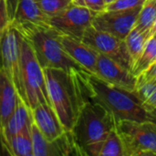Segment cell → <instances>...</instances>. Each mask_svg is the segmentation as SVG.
<instances>
[{
  "label": "cell",
  "instance_id": "obj_1",
  "mask_svg": "<svg viewBox=\"0 0 156 156\" xmlns=\"http://www.w3.org/2000/svg\"><path fill=\"white\" fill-rule=\"evenodd\" d=\"M50 105L64 129L71 132L83 105L90 100L88 75L59 69H43Z\"/></svg>",
  "mask_w": 156,
  "mask_h": 156
},
{
  "label": "cell",
  "instance_id": "obj_2",
  "mask_svg": "<svg viewBox=\"0 0 156 156\" xmlns=\"http://www.w3.org/2000/svg\"><path fill=\"white\" fill-rule=\"evenodd\" d=\"M16 29L29 43L43 69H59L69 72L85 71L65 50L60 40L61 34L50 26L29 25Z\"/></svg>",
  "mask_w": 156,
  "mask_h": 156
},
{
  "label": "cell",
  "instance_id": "obj_3",
  "mask_svg": "<svg viewBox=\"0 0 156 156\" xmlns=\"http://www.w3.org/2000/svg\"><path fill=\"white\" fill-rule=\"evenodd\" d=\"M90 99L112 113L116 122L150 121L147 112L135 93L104 82L93 74L88 75Z\"/></svg>",
  "mask_w": 156,
  "mask_h": 156
},
{
  "label": "cell",
  "instance_id": "obj_4",
  "mask_svg": "<svg viewBox=\"0 0 156 156\" xmlns=\"http://www.w3.org/2000/svg\"><path fill=\"white\" fill-rule=\"evenodd\" d=\"M116 123L111 112L99 102L89 100L81 108L71 130L80 155H85L90 146L104 139L116 128Z\"/></svg>",
  "mask_w": 156,
  "mask_h": 156
},
{
  "label": "cell",
  "instance_id": "obj_5",
  "mask_svg": "<svg viewBox=\"0 0 156 156\" xmlns=\"http://www.w3.org/2000/svg\"><path fill=\"white\" fill-rule=\"evenodd\" d=\"M20 62L21 99L23 101L31 110L40 104L50 105L44 69L24 37L21 41Z\"/></svg>",
  "mask_w": 156,
  "mask_h": 156
},
{
  "label": "cell",
  "instance_id": "obj_6",
  "mask_svg": "<svg viewBox=\"0 0 156 156\" xmlns=\"http://www.w3.org/2000/svg\"><path fill=\"white\" fill-rule=\"evenodd\" d=\"M116 131L123 156H156V122L118 121Z\"/></svg>",
  "mask_w": 156,
  "mask_h": 156
},
{
  "label": "cell",
  "instance_id": "obj_7",
  "mask_svg": "<svg viewBox=\"0 0 156 156\" xmlns=\"http://www.w3.org/2000/svg\"><path fill=\"white\" fill-rule=\"evenodd\" d=\"M81 40L97 51L132 71L133 61L128 51L124 39H121L110 33L96 29L90 26L84 33Z\"/></svg>",
  "mask_w": 156,
  "mask_h": 156
},
{
  "label": "cell",
  "instance_id": "obj_8",
  "mask_svg": "<svg viewBox=\"0 0 156 156\" xmlns=\"http://www.w3.org/2000/svg\"><path fill=\"white\" fill-rule=\"evenodd\" d=\"M96 14L87 7L72 3L59 14L48 17V24L61 35L81 39L85 31L92 25Z\"/></svg>",
  "mask_w": 156,
  "mask_h": 156
},
{
  "label": "cell",
  "instance_id": "obj_9",
  "mask_svg": "<svg viewBox=\"0 0 156 156\" xmlns=\"http://www.w3.org/2000/svg\"><path fill=\"white\" fill-rule=\"evenodd\" d=\"M22 37L21 33L12 26H9L0 37V67L14 84L20 98L22 95L20 81V48Z\"/></svg>",
  "mask_w": 156,
  "mask_h": 156
},
{
  "label": "cell",
  "instance_id": "obj_10",
  "mask_svg": "<svg viewBox=\"0 0 156 156\" xmlns=\"http://www.w3.org/2000/svg\"><path fill=\"white\" fill-rule=\"evenodd\" d=\"M141 7L128 10H104L95 15L91 26L98 30L125 39L135 25Z\"/></svg>",
  "mask_w": 156,
  "mask_h": 156
},
{
  "label": "cell",
  "instance_id": "obj_11",
  "mask_svg": "<svg viewBox=\"0 0 156 156\" xmlns=\"http://www.w3.org/2000/svg\"><path fill=\"white\" fill-rule=\"evenodd\" d=\"M94 75L104 82L125 90L135 92L137 86V77L115 60L99 54Z\"/></svg>",
  "mask_w": 156,
  "mask_h": 156
},
{
  "label": "cell",
  "instance_id": "obj_12",
  "mask_svg": "<svg viewBox=\"0 0 156 156\" xmlns=\"http://www.w3.org/2000/svg\"><path fill=\"white\" fill-rule=\"evenodd\" d=\"M9 26L16 28L29 25H48V17L36 0H5Z\"/></svg>",
  "mask_w": 156,
  "mask_h": 156
},
{
  "label": "cell",
  "instance_id": "obj_13",
  "mask_svg": "<svg viewBox=\"0 0 156 156\" xmlns=\"http://www.w3.org/2000/svg\"><path fill=\"white\" fill-rule=\"evenodd\" d=\"M31 112L34 124L48 141H54L68 132L62 126L50 105L40 104L32 109Z\"/></svg>",
  "mask_w": 156,
  "mask_h": 156
},
{
  "label": "cell",
  "instance_id": "obj_14",
  "mask_svg": "<svg viewBox=\"0 0 156 156\" xmlns=\"http://www.w3.org/2000/svg\"><path fill=\"white\" fill-rule=\"evenodd\" d=\"M60 40L70 58L74 59L85 71L94 75L99 53L84 43L81 39L61 35Z\"/></svg>",
  "mask_w": 156,
  "mask_h": 156
},
{
  "label": "cell",
  "instance_id": "obj_15",
  "mask_svg": "<svg viewBox=\"0 0 156 156\" xmlns=\"http://www.w3.org/2000/svg\"><path fill=\"white\" fill-rule=\"evenodd\" d=\"M20 99L21 98L14 84L0 67V136L3 140V128L16 108Z\"/></svg>",
  "mask_w": 156,
  "mask_h": 156
},
{
  "label": "cell",
  "instance_id": "obj_16",
  "mask_svg": "<svg viewBox=\"0 0 156 156\" xmlns=\"http://www.w3.org/2000/svg\"><path fill=\"white\" fill-rule=\"evenodd\" d=\"M32 123H33V118H32L31 109L23 101L22 99H20L16 108L10 115V117L8 118L7 122H5L3 128L2 135L5 143V145L8 139L11 138L12 136L25 130H31Z\"/></svg>",
  "mask_w": 156,
  "mask_h": 156
},
{
  "label": "cell",
  "instance_id": "obj_17",
  "mask_svg": "<svg viewBox=\"0 0 156 156\" xmlns=\"http://www.w3.org/2000/svg\"><path fill=\"white\" fill-rule=\"evenodd\" d=\"M85 155L88 156H123V150L121 139L116 128L99 143L90 146Z\"/></svg>",
  "mask_w": 156,
  "mask_h": 156
},
{
  "label": "cell",
  "instance_id": "obj_18",
  "mask_svg": "<svg viewBox=\"0 0 156 156\" xmlns=\"http://www.w3.org/2000/svg\"><path fill=\"white\" fill-rule=\"evenodd\" d=\"M9 155L33 156V145L31 138V130H25L6 142Z\"/></svg>",
  "mask_w": 156,
  "mask_h": 156
},
{
  "label": "cell",
  "instance_id": "obj_19",
  "mask_svg": "<svg viewBox=\"0 0 156 156\" xmlns=\"http://www.w3.org/2000/svg\"><path fill=\"white\" fill-rule=\"evenodd\" d=\"M152 37L150 30L142 31L133 27V28L130 31V33L125 37V43L128 48V51L131 55V58L133 61L139 58L141 53L143 52L146 43Z\"/></svg>",
  "mask_w": 156,
  "mask_h": 156
},
{
  "label": "cell",
  "instance_id": "obj_20",
  "mask_svg": "<svg viewBox=\"0 0 156 156\" xmlns=\"http://www.w3.org/2000/svg\"><path fill=\"white\" fill-rule=\"evenodd\" d=\"M156 62V38L152 37L146 43L143 52L133 63L132 73L138 77Z\"/></svg>",
  "mask_w": 156,
  "mask_h": 156
},
{
  "label": "cell",
  "instance_id": "obj_21",
  "mask_svg": "<svg viewBox=\"0 0 156 156\" xmlns=\"http://www.w3.org/2000/svg\"><path fill=\"white\" fill-rule=\"evenodd\" d=\"M156 19V0H145L141 7L134 27L139 30H151Z\"/></svg>",
  "mask_w": 156,
  "mask_h": 156
},
{
  "label": "cell",
  "instance_id": "obj_22",
  "mask_svg": "<svg viewBox=\"0 0 156 156\" xmlns=\"http://www.w3.org/2000/svg\"><path fill=\"white\" fill-rule=\"evenodd\" d=\"M36 1L41 11L48 17L59 14L72 4V0H36Z\"/></svg>",
  "mask_w": 156,
  "mask_h": 156
},
{
  "label": "cell",
  "instance_id": "obj_23",
  "mask_svg": "<svg viewBox=\"0 0 156 156\" xmlns=\"http://www.w3.org/2000/svg\"><path fill=\"white\" fill-rule=\"evenodd\" d=\"M145 0H115L109 4L105 10H128L142 6Z\"/></svg>",
  "mask_w": 156,
  "mask_h": 156
},
{
  "label": "cell",
  "instance_id": "obj_24",
  "mask_svg": "<svg viewBox=\"0 0 156 156\" xmlns=\"http://www.w3.org/2000/svg\"><path fill=\"white\" fill-rule=\"evenodd\" d=\"M72 3L87 7L96 13L102 12L106 9V4L103 0H72Z\"/></svg>",
  "mask_w": 156,
  "mask_h": 156
},
{
  "label": "cell",
  "instance_id": "obj_25",
  "mask_svg": "<svg viewBox=\"0 0 156 156\" xmlns=\"http://www.w3.org/2000/svg\"><path fill=\"white\" fill-rule=\"evenodd\" d=\"M137 82H147L156 85V62L137 77Z\"/></svg>",
  "mask_w": 156,
  "mask_h": 156
},
{
  "label": "cell",
  "instance_id": "obj_26",
  "mask_svg": "<svg viewBox=\"0 0 156 156\" xmlns=\"http://www.w3.org/2000/svg\"><path fill=\"white\" fill-rule=\"evenodd\" d=\"M8 27H9V19H8L5 0H0V37Z\"/></svg>",
  "mask_w": 156,
  "mask_h": 156
},
{
  "label": "cell",
  "instance_id": "obj_27",
  "mask_svg": "<svg viewBox=\"0 0 156 156\" xmlns=\"http://www.w3.org/2000/svg\"><path fill=\"white\" fill-rule=\"evenodd\" d=\"M143 107L144 108V110L147 112V113L149 114L151 112H153L154 110L156 109V89L154 90V92L144 101L142 102Z\"/></svg>",
  "mask_w": 156,
  "mask_h": 156
},
{
  "label": "cell",
  "instance_id": "obj_28",
  "mask_svg": "<svg viewBox=\"0 0 156 156\" xmlns=\"http://www.w3.org/2000/svg\"><path fill=\"white\" fill-rule=\"evenodd\" d=\"M0 154H9L8 151L6 149L5 144L4 142V140L1 138V136H0Z\"/></svg>",
  "mask_w": 156,
  "mask_h": 156
},
{
  "label": "cell",
  "instance_id": "obj_29",
  "mask_svg": "<svg viewBox=\"0 0 156 156\" xmlns=\"http://www.w3.org/2000/svg\"><path fill=\"white\" fill-rule=\"evenodd\" d=\"M150 33H151L152 37L156 33V19L155 21H154V25H153V27H152V28H151V30H150Z\"/></svg>",
  "mask_w": 156,
  "mask_h": 156
},
{
  "label": "cell",
  "instance_id": "obj_30",
  "mask_svg": "<svg viewBox=\"0 0 156 156\" xmlns=\"http://www.w3.org/2000/svg\"><path fill=\"white\" fill-rule=\"evenodd\" d=\"M104 1V3L106 4V6L109 5V4H111V3H112V2H114L115 0H103Z\"/></svg>",
  "mask_w": 156,
  "mask_h": 156
},
{
  "label": "cell",
  "instance_id": "obj_31",
  "mask_svg": "<svg viewBox=\"0 0 156 156\" xmlns=\"http://www.w3.org/2000/svg\"><path fill=\"white\" fill-rule=\"evenodd\" d=\"M153 37H155V38H156V33H155V34H154V36H153Z\"/></svg>",
  "mask_w": 156,
  "mask_h": 156
}]
</instances>
